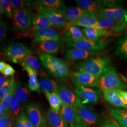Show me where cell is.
Listing matches in <instances>:
<instances>
[{
	"label": "cell",
	"mask_w": 127,
	"mask_h": 127,
	"mask_svg": "<svg viewBox=\"0 0 127 127\" xmlns=\"http://www.w3.org/2000/svg\"><path fill=\"white\" fill-rule=\"evenodd\" d=\"M39 58L44 67L55 78L64 81L68 80L71 73L63 60L45 53L41 54Z\"/></svg>",
	"instance_id": "obj_1"
},
{
	"label": "cell",
	"mask_w": 127,
	"mask_h": 127,
	"mask_svg": "<svg viewBox=\"0 0 127 127\" xmlns=\"http://www.w3.org/2000/svg\"><path fill=\"white\" fill-rule=\"evenodd\" d=\"M99 88L100 89L127 91V84L122 81L116 69L110 64L104 68L99 78Z\"/></svg>",
	"instance_id": "obj_2"
},
{
	"label": "cell",
	"mask_w": 127,
	"mask_h": 127,
	"mask_svg": "<svg viewBox=\"0 0 127 127\" xmlns=\"http://www.w3.org/2000/svg\"><path fill=\"white\" fill-rule=\"evenodd\" d=\"M110 64L108 58H91L77 64L75 68L78 72H86L99 78L104 68Z\"/></svg>",
	"instance_id": "obj_3"
},
{
	"label": "cell",
	"mask_w": 127,
	"mask_h": 127,
	"mask_svg": "<svg viewBox=\"0 0 127 127\" xmlns=\"http://www.w3.org/2000/svg\"><path fill=\"white\" fill-rule=\"evenodd\" d=\"M12 19L14 30L16 32L26 31L32 26V14L27 9H12Z\"/></svg>",
	"instance_id": "obj_4"
},
{
	"label": "cell",
	"mask_w": 127,
	"mask_h": 127,
	"mask_svg": "<svg viewBox=\"0 0 127 127\" xmlns=\"http://www.w3.org/2000/svg\"><path fill=\"white\" fill-rule=\"evenodd\" d=\"M3 51L5 57L14 63H19L29 55L31 54L29 48L21 43L8 46Z\"/></svg>",
	"instance_id": "obj_5"
},
{
	"label": "cell",
	"mask_w": 127,
	"mask_h": 127,
	"mask_svg": "<svg viewBox=\"0 0 127 127\" xmlns=\"http://www.w3.org/2000/svg\"><path fill=\"white\" fill-rule=\"evenodd\" d=\"M74 91L83 104H96L100 100L102 96L100 90L88 87L77 86L74 89Z\"/></svg>",
	"instance_id": "obj_6"
},
{
	"label": "cell",
	"mask_w": 127,
	"mask_h": 127,
	"mask_svg": "<svg viewBox=\"0 0 127 127\" xmlns=\"http://www.w3.org/2000/svg\"><path fill=\"white\" fill-rule=\"evenodd\" d=\"M27 117L33 127L46 126L47 119L41 110L39 104L31 102L26 106Z\"/></svg>",
	"instance_id": "obj_7"
},
{
	"label": "cell",
	"mask_w": 127,
	"mask_h": 127,
	"mask_svg": "<svg viewBox=\"0 0 127 127\" xmlns=\"http://www.w3.org/2000/svg\"><path fill=\"white\" fill-rule=\"evenodd\" d=\"M68 45L74 48L92 51L103 50L107 45V42L104 40L94 41L84 37L79 41L67 42Z\"/></svg>",
	"instance_id": "obj_8"
},
{
	"label": "cell",
	"mask_w": 127,
	"mask_h": 127,
	"mask_svg": "<svg viewBox=\"0 0 127 127\" xmlns=\"http://www.w3.org/2000/svg\"><path fill=\"white\" fill-rule=\"evenodd\" d=\"M57 93L64 104L72 106L76 109L82 104L78 96L62 84L58 85Z\"/></svg>",
	"instance_id": "obj_9"
},
{
	"label": "cell",
	"mask_w": 127,
	"mask_h": 127,
	"mask_svg": "<svg viewBox=\"0 0 127 127\" xmlns=\"http://www.w3.org/2000/svg\"><path fill=\"white\" fill-rule=\"evenodd\" d=\"M38 13L45 16L54 27H65L68 25V22L61 10H51L39 7Z\"/></svg>",
	"instance_id": "obj_10"
},
{
	"label": "cell",
	"mask_w": 127,
	"mask_h": 127,
	"mask_svg": "<svg viewBox=\"0 0 127 127\" xmlns=\"http://www.w3.org/2000/svg\"><path fill=\"white\" fill-rule=\"evenodd\" d=\"M70 76L77 86L88 87H99V78L83 72H74Z\"/></svg>",
	"instance_id": "obj_11"
},
{
	"label": "cell",
	"mask_w": 127,
	"mask_h": 127,
	"mask_svg": "<svg viewBox=\"0 0 127 127\" xmlns=\"http://www.w3.org/2000/svg\"><path fill=\"white\" fill-rule=\"evenodd\" d=\"M127 10L118 8H100L97 17L111 18L115 20L118 23L127 25L126 16Z\"/></svg>",
	"instance_id": "obj_12"
},
{
	"label": "cell",
	"mask_w": 127,
	"mask_h": 127,
	"mask_svg": "<svg viewBox=\"0 0 127 127\" xmlns=\"http://www.w3.org/2000/svg\"><path fill=\"white\" fill-rule=\"evenodd\" d=\"M105 100L119 108L127 109V101L118 92L117 90L100 89Z\"/></svg>",
	"instance_id": "obj_13"
},
{
	"label": "cell",
	"mask_w": 127,
	"mask_h": 127,
	"mask_svg": "<svg viewBox=\"0 0 127 127\" xmlns=\"http://www.w3.org/2000/svg\"><path fill=\"white\" fill-rule=\"evenodd\" d=\"M79 119L87 126L93 125L98 121V116L93 109L82 104L77 108Z\"/></svg>",
	"instance_id": "obj_14"
},
{
	"label": "cell",
	"mask_w": 127,
	"mask_h": 127,
	"mask_svg": "<svg viewBox=\"0 0 127 127\" xmlns=\"http://www.w3.org/2000/svg\"><path fill=\"white\" fill-rule=\"evenodd\" d=\"M98 23L92 28L105 30L111 32H120L123 31L126 25L118 23L115 20L111 18H104L97 17Z\"/></svg>",
	"instance_id": "obj_15"
},
{
	"label": "cell",
	"mask_w": 127,
	"mask_h": 127,
	"mask_svg": "<svg viewBox=\"0 0 127 127\" xmlns=\"http://www.w3.org/2000/svg\"><path fill=\"white\" fill-rule=\"evenodd\" d=\"M35 41L38 43L48 41H59L60 36L58 32L53 28H47L35 31L33 33Z\"/></svg>",
	"instance_id": "obj_16"
},
{
	"label": "cell",
	"mask_w": 127,
	"mask_h": 127,
	"mask_svg": "<svg viewBox=\"0 0 127 127\" xmlns=\"http://www.w3.org/2000/svg\"><path fill=\"white\" fill-rule=\"evenodd\" d=\"M98 21L97 16L96 15L88 13L73 22H68L67 26H79L85 28L93 27L97 25Z\"/></svg>",
	"instance_id": "obj_17"
},
{
	"label": "cell",
	"mask_w": 127,
	"mask_h": 127,
	"mask_svg": "<svg viewBox=\"0 0 127 127\" xmlns=\"http://www.w3.org/2000/svg\"><path fill=\"white\" fill-rule=\"evenodd\" d=\"M59 114L70 126L77 122L79 119L77 110L75 108L64 104L62 105Z\"/></svg>",
	"instance_id": "obj_18"
},
{
	"label": "cell",
	"mask_w": 127,
	"mask_h": 127,
	"mask_svg": "<svg viewBox=\"0 0 127 127\" xmlns=\"http://www.w3.org/2000/svg\"><path fill=\"white\" fill-rule=\"evenodd\" d=\"M63 33L64 37L66 43L79 41L85 37L82 30L75 26H66Z\"/></svg>",
	"instance_id": "obj_19"
},
{
	"label": "cell",
	"mask_w": 127,
	"mask_h": 127,
	"mask_svg": "<svg viewBox=\"0 0 127 127\" xmlns=\"http://www.w3.org/2000/svg\"><path fill=\"white\" fill-rule=\"evenodd\" d=\"M94 54V52L93 51L73 48L67 50L65 56L68 60L73 61L78 60H86Z\"/></svg>",
	"instance_id": "obj_20"
},
{
	"label": "cell",
	"mask_w": 127,
	"mask_h": 127,
	"mask_svg": "<svg viewBox=\"0 0 127 127\" xmlns=\"http://www.w3.org/2000/svg\"><path fill=\"white\" fill-rule=\"evenodd\" d=\"M62 11L68 22H73L83 15L89 13L78 6L64 7Z\"/></svg>",
	"instance_id": "obj_21"
},
{
	"label": "cell",
	"mask_w": 127,
	"mask_h": 127,
	"mask_svg": "<svg viewBox=\"0 0 127 127\" xmlns=\"http://www.w3.org/2000/svg\"><path fill=\"white\" fill-rule=\"evenodd\" d=\"M20 64L28 73L29 77L28 88L29 90L31 91H36L39 93L41 90L39 86L38 79L37 77V72L35 70L31 68L27 64L22 63Z\"/></svg>",
	"instance_id": "obj_22"
},
{
	"label": "cell",
	"mask_w": 127,
	"mask_h": 127,
	"mask_svg": "<svg viewBox=\"0 0 127 127\" xmlns=\"http://www.w3.org/2000/svg\"><path fill=\"white\" fill-rule=\"evenodd\" d=\"M38 79L40 90L42 92L57 93L58 84L53 80L41 74L39 76Z\"/></svg>",
	"instance_id": "obj_23"
},
{
	"label": "cell",
	"mask_w": 127,
	"mask_h": 127,
	"mask_svg": "<svg viewBox=\"0 0 127 127\" xmlns=\"http://www.w3.org/2000/svg\"><path fill=\"white\" fill-rule=\"evenodd\" d=\"M47 120L51 127H68V124L59 113L49 109L46 114Z\"/></svg>",
	"instance_id": "obj_24"
},
{
	"label": "cell",
	"mask_w": 127,
	"mask_h": 127,
	"mask_svg": "<svg viewBox=\"0 0 127 127\" xmlns=\"http://www.w3.org/2000/svg\"><path fill=\"white\" fill-rule=\"evenodd\" d=\"M75 3L78 7L81 8L89 13L98 15L100 7V1L92 0H76Z\"/></svg>",
	"instance_id": "obj_25"
},
{
	"label": "cell",
	"mask_w": 127,
	"mask_h": 127,
	"mask_svg": "<svg viewBox=\"0 0 127 127\" xmlns=\"http://www.w3.org/2000/svg\"><path fill=\"white\" fill-rule=\"evenodd\" d=\"M82 30L85 37L94 41H97L101 37L108 34L110 33L109 31L105 30L92 27L84 28Z\"/></svg>",
	"instance_id": "obj_26"
},
{
	"label": "cell",
	"mask_w": 127,
	"mask_h": 127,
	"mask_svg": "<svg viewBox=\"0 0 127 127\" xmlns=\"http://www.w3.org/2000/svg\"><path fill=\"white\" fill-rule=\"evenodd\" d=\"M48 100L50 109L55 112L59 113L63 103L59 95L57 93H50L48 92H43Z\"/></svg>",
	"instance_id": "obj_27"
},
{
	"label": "cell",
	"mask_w": 127,
	"mask_h": 127,
	"mask_svg": "<svg viewBox=\"0 0 127 127\" xmlns=\"http://www.w3.org/2000/svg\"><path fill=\"white\" fill-rule=\"evenodd\" d=\"M32 25L34 31L49 28L52 26L49 19L41 14L36 15L33 18Z\"/></svg>",
	"instance_id": "obj_28"
},
{
	"label": "cell",
	"mask_w": 127,
	"mask_h": 127,
	"mask_svg": "<svg viewBox=\"0 0 127 127\" xmlns=\"http://www.w3.org/2000/svg\"><path fill=\"white\" fill-rule=\"evenodd\" d=\"M110 113L115 120L122 127H127V110L111 108Z\"/></svg>",
	"instance_id": "obj_29"
},
{
	"label": "cell",
	"mask_w": 127,
	"mask_h": 127,
	"mask_svg": "<svg viewBox=\"0 0 127 127\" xmlns=\"http://www.w3.org/2000/svg\"><path fill=\"white\" fill-rule=\"evenodd\" d=\"M39 43V49L45 54H50L57 53L60 47L59 41H46Z\"/></svg>",
	"instance_id": "obj_30"
},
{
	"label": "cell",
	"mask_w": 127,
	"mask_h": 127,
	"mask_svg": "<svg viewBox=\"0 0 127 127\" xmlns=\"http://www.w3.org/2000/svg\"><path fill=\"white\" fill-rule=\"evenodd\" d=\"M17 84L13 77L9 78L0 88V100L9 94L12 91L16 89Z\"/></svg>",
	"instance_id": "obj_31"
},
{
	"label": "cell",
	"mask_w": 127,
	"mask_h": 127,
	"mask_svg": "<svg viewBox=\"0 0 127 127\" xmlns=\"http://www.w3.org/2000/svg\"><path fill=\"white\" fill-rule=\"evenodd\" d=\"M30 92L27 87L21 84L17 86L16 95L20 104L24 105L29 97Z\"/></svg>",
	"instance_id": "obj_32"
},
{
	"label": "cell",
	"mask_w": 127,
	"mask_h": 127,
	"mask_svg": "<svg viewBox=\"0 0 127 127\" xmlns=\"http://www.w3.org/2000/svg\"><path fill=\"white\" fill-rule=\"evenodd\" d=\"M40 7L46 9L60 10L64 7L63 1L60 0H41L39 1Z\"/></svg>",
	"instance_id": "obj_33"
},
{
	"label": "cell",
	"mask_w": 127,
	"mask_h": 127,
	"mask_svg": "<svg viewBox=\"0 0 127 127\" xmlns=\"http://www.w3.org/2000/svg\"><path fill=\"white\" fill-rule=\"evenodd\" d=\"M20 103H19L18 98L16 95V91L14 92L13 98L12 100L11 106V114L13 118L14 121L18 120L20 114L21 113Z\"/></svg>",
	"instance_id": "obj_34"
},
{
	"label": "cell",
	"mask_w": 127,
	"mask_h": 127,
	"mask_svg": "<svg viewBox=\"0 0 127 127\" xmlns=\"http://www.w3.org/2000/svg\"><path fill=\"white\" fill-rule=\"evenodd\" d=\"M25 64L31 68L35 70L37 72L41 69V65L37 59L32 55H29L25 59L19 63Z\"/></svg>",
	"instance_id": "obj_35"
},
{
	"label": "cell",
	"mask_w": 127,
	"mask_h": 127,
	"mask_svg": "<svg viewBox=\"0 0 127 127\" xmlns=\"http://www.w3.org/2000/svg\"><path fill=\"white\" fill-rule=\"evenodd\" d=\"M117 53L118 55L127 58V34L119 41Z\"/></svg>",
	"instance_id": "obj_36"
},
{
	"label": "cell",
	"mask_w": 127,
	"mask_h": 127,
	"mask_svg": "<svg viewBox=\"0 0 127 127\" xmlns=\"http://www.w3.org/2000/svg\"><path fill=\"white\" fill-rule=\"evenodd\" d=\"M16 89L12 91L9 94L6 95L2 100H0V104L3 106L5 112L11 113V106L12 100Z\"/></svg>",
	"instance_id": "obj_37"
},
{
	"label": "cell",
	"mask_w": 127,
	"mask_h": 127,
	"mask_svg": "<svg viewBox=\"0 0 127 127\" xmlns=\"http://www.w3.org/2000/svg\"><path fill=\"white\" fill-rule=\"evenodd\" d=\"M10 4L12 9H24L30 6V2L22 0H10Z\"/></svg>",
	"instance_id": "obj_38"
},
{
	"label": "cell",
	"mask_w": 127,
	"mask_h": 127,
	"mask_svg": "<svg viewBox=\"0 0 127 127\" xmlns=\"http://www.w3.org/2000/svg\"><path fill=\"white\" fill-rule=\"evenodd\" d=\"M13 118L11 113L5 112L0 117V122L3 123L4 127H12L13 123Z\"/></svg>",
	"instance_id": "obj_39"
},
{
	"label": "cell",
	"mask_w": 127,
	"mask_h": 127,
	"mask_svg": "<svg viewBox=\"0 0 127 127\" xmlns=\"http://www.w3.org/2000/svg\"><path fill=\"white\" fill-rule=\"evenodd\" d=\"M0 4L3 7L5 11V14L8 18H12V10L10 4V1L9 0H0Z\"/></svg>",
	"instance_id": "obj_40"
},
{
	"label": "cell",
	"mask_w": 127,
	"mask_h": 127,
	"mask_svg": "<svg viewBox=\"0 0 127 127\" xmlns=\"http://www.w3.org/2000/svg\"><path fill=\"white\" fill-rule=\"evenodd\" d=\"M8 30V25L5 20L0 22V41L2 42L5 40Z\"/></svg>",
	"instance_id": "obj_41"
},
{
	"label": "cell",
	"mask_w": 127,
	"mask_h": 127,
	"mask_svg": "<svg viewBox=\"0 0 127 127\" xmlns=\"http://www.w3.org/2000/svg\"><path fill=\"white\" fill-rule=\"evenodd\" d=\"M0 73L6 77L13 76L15 73V71L11 65L7 64V65L4 69Z\"/></svg>",
	"instance_id": "obj_42"
},
{
	"label": "cell",
	"mask_w": 127,
	"mask_h": 127,
	"mask_svg": "<svg viewBox=\"0 0 127 127\" xmlns=\"http://www.w3.org/2000/svg\"><path fill=\"white\" fill-rule=\"evenodd\" d=\"M26 113L24 110H22L20 114L19 117L17 121V127H26L25 123V115Z\"/></svg>",
	"instance_id": "obj_43"
},
{
	"label": "cell",
	"mask_w": 127,
	"mask_h": 127,
	"mask_svg": "<svg viewBox=\"0 0 127 127\" xmlns=\"http://www.w3.org/2000/svg\"><path fill=\"white\" fill-rule=\"evenodd\" d=\"M70 127H88V126L82 123L81 121H79L74 123L70 126Z\"/></svg>",
	"instance_id": "obj_44"
},
{
	"label": "cell",
	"mask_w": 127,
	"mask_h": 127,
	"mask_svg": "<svg viewBox=\"0 0 127 127\" xmlns=\"http://www.w3.org/2000/svg\"><path fill=\"white\" fill-rule=\"evenodd\" d=\"M101 127H120L112 122H107L104 123Z\"/></svg>",
	"instance_id": "obj_45"
},
{
	"label": "cell",
	"mask_w": 127,
	"mask_h": 127,
	"mask_svg": "<svg viewBox=\"0 0 127 127\" xmlns=\"http://www.w3.org/2000/svg\"><path fill=\"white\" fill-rule=\"evenodd\" d=\"M7 80V77L3 75H1L0 76V87Z\"/></svg>",
	"instance_id": "obj_46"
},
{
	"label": "cell",
	"mask_w": 127,
	"mask_h": 127,
	"mask_svg": "<svg viewBox=\"0 0 127 127\" xmlns=\"http://www.w3.org/2000/svg\"><path fill=\"white\" fill-rule=\"evenodd\" d=\"M25 123H26V127H33L32 126L31 123H30L28 118L27 115V114L25 115Z\"/></svg>",
	"instance_id": "obj_47"
},
{
	"label": "cell",
	"mask_w": 127,
	"mask_h": 127,
	"mask_svg": "<svg viewBox=\"0 0 127 127\" xmlns=\"http://www.w3.org/2000/svg\"><path fill=\"white\" fill-rule=\"evenodd\" d=\"M117 91H118L119 93L127 101V91H121V90H117Z\"/></svg>",
	"instance_id": "obj_48"
},
{
	"label": "cell",
	"mask_w": 127,
	"mask_h": 127,
	"mask_svg": "<svg viewBox=\"0 0 127 127\" xmlns=\"http://www.w3.org/2000/svg\"><path fill=\"white\" fill-rule=\"evenodd\" d=\"M6 65H7V64L5 63L3 61L0 62V72L4 69Z\"/></svg>",
	"instance_id": "obj_49"
},
{
	"label": "cell",
	"mask_w": 127,
	"mask_h": 127,
	"mask_svg": "<svg viewBox=\"0 0 127 127\" xmlns=\"http://www.w3.org/2000/svg\"><path fill=\"white\" fill-rule=\"evenodd\" d=\"M5 113L4 108L2 105L0 103V116L3 115Z\"/></svg>",
	"instance_id": "obj_50"
},
{
	"label": "cell",
	"mask_w": 127,
	"mask_h": 127,
	"mask_svg": "<svg viewBox=\"0 0 127 127\" xmlns=\"http://www.w3.org/2000/svg\"><path fill=\"white\" fill-rule=\"evenodd\" d=\"M3 14H5L4 9L3 7H2V6L1 4H0V16H1V15H2Z\"/></svg>",
	"instance_id": "obj_51"
},
{
	"label": "cell",
	"mask_w": 127,
	"mask_h": 127,
	"mask_svg": "<svg viewBox=\"0 0 127 127\" xmlns=\"http://www.w3.org/2000/svg\"><path fill=\"white\" fill-rule=\"evenodd\" d=\"M126 21L127 23V15L126 16Z\"/></svg>",
	"instance_id": "obj_52"
},
{
	"label": "cell",
	"mask_w": 127,
	"mask_h": 127,
	"mask_svg": "<svg viewBox=\"0 0 127 127\" xmlns=\"http://www.w3.org/2000/svg\"><path fill=\"white\" fill-rule=\"evenodd\" d=\"M47 127V126H43V127Z\"/></svg>",
	"instance_id": "obj_53"
}]
</instances>
